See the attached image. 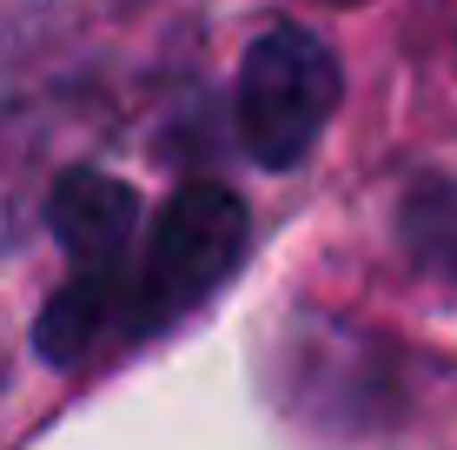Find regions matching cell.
I'll return each instance as SVG.
<instances>
[{
  "label": "cell",
  "mask_w": 457,
  "mask_h": 450,
  "mask_svg": "<svg viewBox=\"0 0 457 450\" xmlns=\"http://www.w3.org/2000/svg\"><path fill=\"white\" fill-rule=\"evenodd\" d=\"M385 345H371V338L345 331V324H319V345H292V411L312 417L319 430H332V438H365V430H378V405H391L385 384L358 378L352 371L378 358Z\"/></svg>",
  "instance_id": "obj_3"
},
{
  "label": "cell",
  "mask_w": 457,
  "mask_h": 450,
  "mask_svg": "<svg viewBox=\"0 0 457 450\" xmlns=\"http://www.w3.org/2000/svg\"><path fill=\"white\" fill-rule=\"evenodd\" d=\"M252 219L245 199L219 179H193L166 199V212L153 219L146 252L126 272V312H120V338H146L160 324H179L186 312L212 299L245 258Z\"/></svg>",
  "instance_id": "obj_1"
},
{
  "label": "cell",
  "mask_w": 457,
  "mask_h": 450,
  "mask_svg": "<svg viewBox=\"0 0 457 450\" xmlns=\"http://www.w3.org/2000/svg\"><path fill=\"white\" fill-rule=\"evenodd\" d=\"M398 245L424 278H437V285L457 291V179L451 173H431V179H418L411 192H404Z\"/></svg>",
  "instance_id": "obj_6"
},
{
  "label": "cell",
  "mask_w": 457,
  "mask_h": 450,
  "mask_svg": "<svg viewBox=\"0 0 457 450\" xmlns=\"http://www.w3.org/2000/svg\"><path fill=\"white\" fill-rule=\"evenodd\" d=\"M46 219H54L60 245H67L73 272H133L139 199L126 179L100 173V166H73V173H60Z\"/></svg>",
  "instance_id": "obj_4"
},
{
  "label": "cell",
  "mask_w": 457,
  "mask_h": 450,
  "mask_svg": "<svg viewBox=\"0 0 457 450\" xmlns=\"http://www.w3.org/2000/svg\"><path fill=\"white\" fill-rule=\"evenodd\" d=\"M120 312H126V272H73L34 324V351L46 364H80L87 351L120 338Z\"/></svg>",
  "instance_id": "obj_5"
},
{
  "label": "cell",
  "mask_w": 457,
  "mask_h": 450,
  "mask_svg": "<svg viewBox=\"0 0 457 450\" xmlns=\"http://www.w3.org/2000/svg\"><path fill=\"white\" fill-rule=\"evenodd\" d=\"M319 7H358V0H319Z\"/></svg>",
  "instance_id": "obj_7"
},
{
  "label": "cell",
  "mask_w": 457,
  "mask_h": 450,
  "mask_svg": "<svg viewBox=\"0 0 457 450\" xmlns=\"http://www.w3.org/2000/svg\"><path fill=\"white\" fill-rule=\"evenodd\" d=\"M338 113V60L312 27H265L245 46L239 86H232V119H239V146L272 173L305 166L319 146L325 119Z\"/></svg>",
  "instance_id": "obj_2"
}]
</instances>
